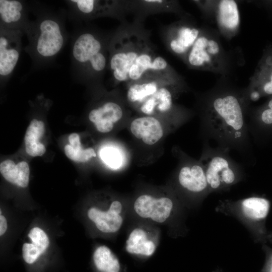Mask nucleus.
I'll return each instance as SVG.
<instances>
[{"label": "nucleus", "instance_id": "29", "mask_svg": "<svg viewBox=\"0 0 272 272\" xmlns=\"http://www.w3.org/2000/svg\"><path fill=\"white\" fill-rule=\"evenodd\" d=\"M69 142L70 145L76 151H79L83 149L82 148L81 144L79 135L77 133H72L69 137Z\"/></svg>", "mask_w": 272, "mask_h": 272}, {"label": "nucleus", "instance_id": "27", "mask_svg": "<svg viewBox=\"0 0 272 272\" xmlns=\"http://www.w3.org/2000/svg\"><path fill=\"white\" fill-rule=\"evenodd\" d=\"M102 161L109 167L118 169L122 164L123 157L120 151L113 147H105L100 153Z\"/></svg>", "mask_w": 272, "mask_h": 272}, {"label": "nucleus", "instance_id": "25", "mask_svg": "<svg viewBox=\"0 0 272 272\" xmlns=\"http://www.w3.org/2000/svg\"><path fill=\"white\" fill-rule=\"evenodd\" d=\"M248 124L249 131L259 125H272V99L263 109L260 110L253 111H250L249 109Z\"/></svg>", "mask_w": 272, "mask_h": 272}, {"label": "nucleus", "instance_id": "21", "mask_svg": "<svg viewBox=\"0 0 272 272\" xmlns=\"http://www.w3.org/2000/svg\"><path fill=\"white\" fill-rule=\"evenodd\" d=\"M93 261L98 272H120V264L117 258L105 246H101L95 251Z\"/></svg>", "mask_w": 272, "mask_h": 272}, {"label": "nucleus", "instance_id": "6", "mask_svg": "<svg viewBox=\"0 0 272 272\" xmlns=\"http://www.w3.org/2000/svg\"><path fill=\"white\" fill-rule=\"evenodd\" d=\"M19 30L0 28V81L4 84L11 78L22 50V36Z\"/></svg>", "mask_w": 272, "mask_h": 272}, {"label": "nucleus", "instance_id": "5", "mask_svg": "<svg viewBox=\"0 0 272 272\" xmlns=\"http://www.w3.org/2000/svg\"><path fill=\"white\" fill-rule=\"evenodd\" d=\"M229 151L219 146L213 147L207 140L204 143L199 161L203 167L208 186L212 189L234 183L241 173L240 164L231 157Z\"/></svg>", "mask_w": 272, "mask_h": 272}, {"label": "nucleus", "instance_id": "11", "mask_svg": "<svg viewBox=\"0 0 272 272\" xmlns=\"http://www.w3.org/2000/svg\"><path fill=\"white\" fill-rule=\"evenodd\" d=\"M213 19L220 35L231 39L237 34L240 25L237 3L233 0L216 1Z\"/></svg>", "mask_w": 272, "mask_h": 272}, {"label": "nucleus", "instance_id": "1", "mask_svg": "<svg viewBox=\"0 0 272 272\" xmlns=\"http://www.w3.org/2000/svg\"><path fill=\"white\" fill-rule=\"evenodd\" d=\"M222 79L200 99L205 140H214L217 146L237 151L250 162L248 115L250 101L245 88L236 87L226 77Z\"/></svg>", "mask_w": 272, "mask_h": 272}, {"label": "nucleus", "instance_id": "23", "mask_svg": "<svg viewBox=\"0 0 272 272\" xmlns=\"http://www.w3.org/2000/svg\"><path fill=\"white\" fill-rule=\"evenodd\" d=\"M159 88L156 81L133 84L127 90V99L132 103L143 102L155 94Z\"/></svg>", "mask_w": 272, "mask_h": 272}, {"label": "nucleus", "instance_id": "19", "mask_svg": "<svg viewBox=\"0 0 272 272\" xmlns=\"http://www.w3.org/2000/svg\"><path fill=\"white\" fill-rule=\"evenodd\" d=\"M44 131L45 126L42 121L35 118L31 120L24 138L25 150L29 156H41L45 153V146L39 142Z\"/></svg>", "mask_w": 272, "mask_h": 272}, {"label": "nucleus", "instance_id": "15", "mask_svg": "<svg viewBox=\"0 0 272 272\" xmlns=\"http://www.w3.org/2000/svg\"><path fill=\"white\" fill-rule=\"evenodd\" d=\"M130 129L135 138L149 145L156 144L163 135L161 123L150 116L135 118L131 122Z\"/></svg>", "mask_w": 272, "mask_h": 272}, {"label": "nucleus", "instance_id": "12", "mask_svg": "<svg viewBox=\"0 0 272 272\" xmlns=\"http://www.w3.org/2000/svg\"><path fill=\"white\" fill-rule=\"evenodd\" d=\"M245 89L250 101L263 95H272V52L264 54Z\"/></svg>", "mask_w": 272, "mask_h": 272}, {"label": "nucleus", "instance_id": "4", "mask_svg": "<svg viewBox=\"0 0 272 272\" xmlns=\"http://www.w3.org/2000/svg\"><path fill=\"white\" fill-rule=\"evenodd\" d=\"M234 58L233 52L224 48L218 30L203 27L185 62L190 68L212 72L225 78L233 68Z\"/></svg>", "mask_w": 272, "mask_h": 272}, {"label": "nucleus", "instance_id": "2", "mask_svg": "<svg viewBox=\"0 0 272 272\" xmlns=\"http://www.w3.org/2000/svg\"><path fill=\"white\" fill-rule=\"evenodd\" d=\"M36 18L25 33L28 44L24 50L31 57L33 66H50L64 47L69 37L65 26V13L55 11L38 3L31 6Z\"/></svg>", "mask_w": 272, "mask_h": 272}, {"label": "nucleus", "instance_id": "14", "mask_svg": "<svg viewBox=\"0 0 272 272\" xmlns=\"http://www.w3.org/2000/svg\"><path fill=\"white\" fill-rule=\"evenodd\" d=\"M178 173V181L184 188L192 192H201L208 186L205 170L200 161L183 164Z\"/></svg>", "mask_w": 272, "mask_h": 272}, {"label": "nucleus", "instance_id": "30", "mask_svg": "<svg viewBox=\"0 0 272 272\" xmlns=\"http://www.w3.org/2000/svg\"><path fill=\"white\" fill-rule=\"evenodd\" d=\"M109 209L117 214H119L121 211L122 205L119 201L115 200L112 202Z\"/></svg>", "mask_w": 272, "mask_h": 272}, {"label": "nucleus", "instance_id": "28", "mask_svg": "<svg viewBox=\"0 0 272 272\" xmlns=\"http://www.w3.org/2000/svg\"><path fill=\"white\" fill-rule=\"evenodd\" d=\"M64 151L66 156L72 161L77 162H85L89 160L92 157H96V154L92 148L82 149L76 151L70 145H66L64 148Z\"/></svg>", "mask_w": 272, "mask_h": 272}, {"label": "nucleus", "instance_id": "24", "mask_svg": "<svg viewBox=\"0 0 272 272\" xmlns=\"http://www.w3.org/2000/svg\"><path fill=\"white\" fill-rule=\"evenodd\" d=\"M89 218L93 222L101 220L105 222L108 226L110 233L118 231L122 223V218L110 210L107 212L102 211L95 207L90 208L87 213Z\"/></svg>", "mask_w": 272, "mask_h": 272}, {"label": "nucleus", "instance_id": "9", "mask_svg": "<svg viewBox=\"0 0 272 272\" xmlns=\"http://www.w3.org/2000/svg\"><path fill=\"white\" fill-rule=\"evenodd\" d=\"M201 28L192 23L179 21L175 24L169 33L168 45L171 51L184 62L187 55L199 36Z\"/></svg>", "mask_w": 272, "mask_h": 272}, {"label": "nucleus", "instance_id": "31", "mask_svg": "<svg viewBox=\"0 0 272 272\" xmlns=\"http://www.w3.org/2000/svg\"><path fill=\"white\" fill-rule=\"evenodd\" d=\"M7 229V223L6 218L1 214L0 216V235H3Z\"/></svg>", "mask_w": 272, "mask_h": 272}, {"label": "nucleus", "instance_id": "3", "mask_svg": "<svg viewBox=\"0 0 272 272\" xmlns=\"http://www.w3.org/2000/svg\"><path fill=\"white\" fill-rule=\"evenodd\" d=\"M110 40L88 26H78L71 45V72L74 79L92 83L102 79L108 66Z\"/></svg>", "mask_w": 272, "mask_h": 272}, {"label": "nucleus", "instance_id": "17", "mask_svg": "<svg viewBox=\"0 0 272 272\" xmlns=\"http://www.w3.org/2000/svg\"><path fill=\"white\" fill-rule=\"evenodd\" d=\"M167 61L160 56H155L150 51L145 50L138 57L129 73V80L136 81L142 78L149 70L155 71L167 69Z\"/></svg>", "mask_w": 272, "mask_h": 272}, {"label": "nucleus", "instance_id": "18", "mask_svg": "<svg viewBox=\"0 0 272 272\" xmlns=\"http://www.w3.org/2000/svg\"><path fill=\"white\" fill-rule=\"evenodd\" d=\"M0 172L3 177L10 183L23 188L28 185L30 169L25 161L16 164L11 160H4L0 164Z\"/></svg>", "mask_w": 272, "mask_h": 272}, {"label": "nucleus", "instance_id": "26", "mask_svg": "<svg viewBox=\"0 0 272 272\" xmlns=\"http://www.w3.org/2000/svg\"><path fill=\"white\" fill-rule=\"evenodd\" d=\"M162 200L151 195L145 194L139 196L135 201L134 209L141 217L151 218L152 213L158 207Z\"/></svg>", "mask_w": 272, "mask_h": 272}, {"label": "nucleus", "instance_id": "16", "mask_svg": "<svg viewBox=\"0 0 272 272\" xmlns=\"http://www.w3.org/2000/svg\"><path fill=\"white\" fill-rule=\"evenodd\" d=\"M28 236L32 243L23 245L22 257L27 264L33 265L49 246V240L46 233L39 227L32 228Z\"/></svg>", "mask_w": 272, "mask_h": 272}, {"label": "nucleus", "instance_id": "10", "mask_svg": "<svg viewBox=\"0 0 272 272\" xmlns=\"http://www.w3.org/2000/svg\"><path fill=\"white\" fill-rule=\"evenodd\" d=\"M68 6V18L77 22L87 21L100 17L112 16L114 5L112 1L94 0H69L65 1Z\"/></svg>", "mask_w": 272, "mask_h": 272}, {"label": "nucleus", "instance_id": "20", "mask_svg": "<svg viewBox=\"0 0 272 272\" xmlns=\"http://www.w3.org/2000/svg\"><path fill=\"white\" fill-rule=\"evenodd\" d=\"M172 108L173 97L171 91L166 87H160L155 94L143 102L140 109L144 114L151 115L155 109L161 112H167Z\"/></svg>", "mask_w": 272, "mask_h": 272}, {"label": "nucleus", "instance_id": "8", "mask_svg": "<svg viewBox=\"0 0 272 272\" xmlns=\"http://www.w3.org/2000/svg\"><path fill=\"white\" fill-rule=\"evenodd\" d=\"M31 6L24 1H0V28L26 33L31 20L29 19Z\"/></svg>", "mask_w": 272, "mask_h": 272}, {"label": "nucleus", "instance_id": "7", "mask_svg": "<svg viewBox=\"0 0 272 272\" xmlns=\"http://www.w3.org/2000/svg\"><path fill=\"white\" fill-rule=\"evenodd\" d=\"M145 50L140 47H123L114 38H112L108 47V66L112 77L118 82L129 80V71L139 56Z\"/></svg>", "mask_w": 272, "mask_h": 272}, {"label": "nucleus", "instance_id": "22", "mask_svg": "<svg viewBox=\"0 0 272 272\" xmlns=\"http://www.w3.org/2000/svg\"><path fill=\"white\" fill-rule=\"evenodd\" d=\"M241 206L246 216L252 219L258 220L266 216L269 203L266 199L251 197L244 199L242 201Z\"/></svg>", "mask_w": 272, "mask_h": 272}, {"label": "nucleus", "instance_id": "13", "mask_svg": "<svg viewBox=\"0 0 272 272\" xmlns=\"http://www.w3.org/2000/svg\"><path fill=\"white\" fill-rule=\"evenodd\" d=\"M122 116L121 106L115 102L109 101L92 109L88 118L94 123L98 131L106 133L113 129L114 124L120 120Z\"/></svg>", "mask_w": 272, "mask_h": 272}]
</instances>
